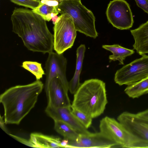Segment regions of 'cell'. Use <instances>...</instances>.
<instances>
[{"mask_svg": "<svg viewBox=\"0 0 148 148\" xmlns=\"http://www.w3.org/2000/svg\"><path fill=\"white\" fill-rule=\"evenodd\" d=\"M11 20L12 31L21 38L29 50L43 54L53 51V35L41 16L32 10L15 8Z\"/></svg>", "mask_w": 148, "mask_h": 148, "instance_id": "obj_1", "label": "cell"}, {"mask_svg": "<svg viewBox=\"0 0 148 148\" xmlns=\"http://www.w3.org/2000/svg\"><path fill=\"white\" fill-rule=\"evenodd\" d=\"M69 140L66 147L111 148L120 147L115 142L100 132L88 135L79 134L75 140Z\"/></svg>", "mask_w": 148, "mask_h": 148, "instance_id": "obj_11", "label": "cell"}, {"mask_svg": "<svg viewBox=\"0 0 148 148\" xmlns=\"http://www.w3.org/2000/svg\"><path fill=\"white\" fill-rule=\"evenodd\" d=\"M45 112L54 121L65 122L79 134L88 135L91 133L73 114L71 107L55 108L47 106Z\"/></svg>", "mask_w": 148, "mask_h": 148, "instance_id": "obj_13", "label": "cell"}, {"mask_svg": "<svg viewBox=\"0 0 148 148\" xmlns=\"http://www.w3.org/2000/svg\"><path fill=\"white\" fill-rule=\"evenodd\" d=\"M59 17L53 27V49L62 54L73 45L77 31L71 16L65 14Z\"/></svg>", "mask_w": 148, "mask_h": 148, "instance_id": "obj_6", "label": "cell"}, {"mask_svg": "<svg viewBox=\"0 0 148 148\" xmlns=\"http://www.w3.org/2000/svg\"><path fill=\"white\" fill-rule=\"evenodd\" d=\"M54 121V129L65 139L69 140H75L79 136V134L66 123L60 120Z\"/></svg>", "mask_w": 148, "mask_h": 148, "instance_id": "obj_20", "label": "cell"}, {"mask_svg": "<svg viewBox=\"0 0 148 148\" xmlns=\"http://www.w3.org/2000/svg\"><path fill=\"white\" fill-rule=\"evenodd\" d=\"M106 14L107 19L113 27L120 30L128 29L134 21L128 3L124 0H113L108 4Z\"/></svg>", "mask_w": 148, "mask_h": 148, "instance_id": "obj_8", "label": "cell"}, {"mask_svg": "<svg viewBox=\"0 0 148 148\" xmlns=\"http://www.w3.org/2000/svg\"><path fill=\"white\" fill-rule=\"evenodd\" d=\"M130 32L134 40L133 49L141 56L148 53V21Z\"/></svg>", "mask_w": 148, "mask_h": 148, "instance_id": "obj_14", "label": "cell"}, {"mask_svg": "<svg viewBox=\"0 0 148 148\" xmlns=\"http://www.w3.org/2000/svg\"><path fill=\"white\" fill-rule=\"evenodd\" d=\"M125 93L133 99L138 98L148 93V77L127 85L124 90Z\"/></svg>", "mask_w": 148, "mask_h": 148, "instance_id": "obj_19", "label": "cell"}, {"mask_svg": "<svg viewBox=\"0 0 148 148\" xmlns=\"http://www.w3.org/2000/svg\"><path fill=\"white\" fill-rule=\"evenodd\" d=\"M117 119L127 134L124 148H148V120L126 111L121 114Z\"/></svg>", "mask_w": 148, "mask_h": 148, "instance_id": "obj_5", "label": "cell"}, {"mask_svg": "<svg viewBox=\"0 0 148 148\" xmlns=\"http://www.w3.org/2000/svg\"><path fill=\"white\" fill-rule=\"evenodd\" d=\"M59 4V2L56 1L41 0L40 5L32 10L46 21H49L53 17L59 14L58 10Z\"/></svg>", "mask_w": 148, "mask_h": 148, "instance_id": "obj_17", "label": "cell"}, {"mask_svg": "<svg viewBox=\"0 0 148 148\" xmlns=\"http://www.w3.org/2000/svg\"><path fill=\"white\" fill-rule=\"evenodd\" d=\"M9 135L16 139L17 141L20 143L29 147H33V145L31 142L30 141L29 139V140L23 138L22 137L17 136L15 135L9 133Z\"/></svg>", "mask_w": 148, "mask_h": 148, "instance_id": "obj_25", "label": "cell"}, {"mask_svg": "<svg viewBox=\"0 0 148 148\" xmlns=\"http://www.w3.org/2000/svg\"><path fill=\"white\" fill-rule=\"evenodd\" d=\"M59 18V17L56 15L53 17L52 18L51 20L53 22V23L54 25L58 21Z\"/></svg>", "mask_w": 148, "mask_h": 148, "instance_id": "obj_29", "label": "cell"}, {"mask_svg": "<svg viewBox=\"0 0 148 148\" xmlns=\"http://www.w3.org/2000/svg\"><path fill=\"white\" fill-rule=\"evenodd\" d=\"M48 100L47 106L52 107H71L68 92L69 86L58 77L52 78L45 86Z\"/></svg>", "mask_w": 148, "mask_h": 148, "instance_id": "obj_9", "label": "cell"}, {"mask_svg": "<svg viewBox=\"0 0 148 148\" xmlns=\"http://www.w3.org/2000/svg\"><path fill=\"white\" fill-rule=\"evenodd\" d=\"M44 84L40 80L11 87L0 96L5 124H19L34 107Z\"/></svg>", "mask_w": 148, "mask_h": 148, "instance_id": "obj_2", "label": "cell"}, {"mask_svg": "<svg viewBox=\"0 0 148 148\" xmlns=\"http://www.w3.org/2000/svg\"><path fill=\"white\" fill-rule=\"evenodd\" d=\"M58 10L61 14H66L72 16L77 31L94 38L98 36L95 17L91 10L83 5L81 0L63 1L59 3Z\"/></svg>", "mask_w": 148, "mask_h": 148, "instance_id": "obj_4", "label": "cell"}, {"mask_svg": "<svg viewBox=\"0 0 148 148\" xmlns=\"http://www.w3.org/2000/svg\"><path fill=\"white\" fill-rule=\"evenodd\" d=\"M3 117L0 115V126L2 129L7 134H9L8 131L6 127L4 120L3 119Z\"/></svg>", "mask_w": 148, "mask_h": 148, "instance_id": "obj_26", "label": "cell"}, {"mask_svg": "<svg viewBox=\"0 0 148 148\" xmlns=\"http://www.w3.org/2000/svg\"><path fill=\"white\" fill-rule=\"evenodd\" d=\"M69 140L67 139H65L62 140L61 145L62 147H66L69 143Z\"/></svg>", "mask_w": 148, "mask_h": 148, "instance_id": "obj_28", "label": "cell"}, {"mask_svg": "<svg viewBox=\"0 0 148 148\" xmlns=\"http://www.w3.org/2000/svg\"><path fill=\"white\" fill-rule=\"evenodd\" d=\"M29 140L33 147H62L61 139L56 136L33 133L31 134Z\"/></svg>", "mask_w": 148, "mask_h": 148, "instance_id": "obj_15", "label": "cell"}, {"mask_svg": "<svg viewBox=\"0 0 148 148\" xmlns=\"http://www.w3.org/2000/svg\"><path fill=\"white\" fill-rule=\"evenodd\" d=\"M39 0V1H40L41 0ZM50 0L56 1H58V2H59H59L62 1H64V0Z\"/></svg>", "mask_w": 148, "mask_h": 148, "instance_id": "obj_30", "label": "cell"}, {"mask_svg": "<svg viewBox=\"0 0 148 148\" xmlns=\"http://www.w3.org/2000/svg\"><path fill=\"white\" fill-rule=\"evenodd\" d=\"M99 128L101 132L116 143L120 147L124 148L127 142V134L118 121L106 116L100 120Z\"/></svg>", "mask_w": 148, "mask_h": 148, "instance_id": "obj_12", "label": "cell"}, {"mask_svg": "<svg viewBox=\"0 0 148 148\" xmlns=\"http://www.w3.org/2000/svg\"><path fill=\"white\" fill-rule=\"evenodd\" d=\"M140 117L148 120V109L136 113Z\"/></svg>", "mask_w": 148, "mask_h": 148, "instance_id": "obj_27", "label": "cell"}, {"mask_svg": "<svg viewBox=\"0 0 148 148\" xmlns=\"http://www.w3.org/2000/svg\"><path fill=\"white\" fill-rule=\"evenodd\" d=\"M84 45H81L76 51V62L75 71L72 78L69 82V90L72 94H74L79 87L80 75L82 69V64L86 51Z\"/></svg>", "mask_w": 148, "mask_h": 148, "instance_id": "obj_16", "label": "cell"}, {"mask_svg": "<svg viewBox=\"0 0 148 148\" xmlns=\"http://www.w3.org/2000/svg\"><path fill=\"white\" fill-rule=\"evenodd\" d=\"M17 5L30 8L32 10L37 8L40 4L38 0H9Z\"/></svg>", "mask_w": 148, "mask_h": 148, "instance_id": "obj_23", "label": "cell"}, {"mask_svg": "<svg viewBox=\"0 0 148 148\" xmlns=\"http://www.w3.org/2000/svg\"><path fill=\"white\" fill-rule=\"evenodd\" d=\"M74 95L71 108L92 118L102 114L108 103L105 84L97 79L85 81Z\"/></svg>", "mask_w": 148, "mask_h": 148, "instance_id": "obj_3", "label": "cell"}, {"mask_svg": "<svg viewBox=\"0 0 148 148\" xmlns=\"http://www.w3.org/2000/svg\"><path fill=\"white\" fill-rule=\"evenodd\" d=\"M67 64V59L63 53L58 54L53 51L49 53L45 64V86L55 77L59 78L64 84L69 86L66 76Z\"/></svg>", "mask_w": 148, "mask_h": 148, "instance_id": "obj_10", "label": "cell"}, {"mask_svg": "<svg viewBox=\"0 0 148 148\" xmlns=\"http://www.w3.org/2000/svg\"><path fill=\"white\" fill-rule=\"evenodd\" d=\"M142 56L117 71L114 78L116 83L127 86L148 77V55Z\"/></svg>", "mask_w": 148, "mask_h": 148, "instance_id": "obj_7", "label": "cell"}, {"mask_svg": "<svg viewBox=\"0 0 148 148\" xmlns=\"http://www.w3.org/2000/svg\"><path fill=\"white\" fill-rule=\"evenodd\" d=\"M21 66L34 75L36 80H40L43 75L45 74L41 64L36 62L25 61L23 62Z\"/></svg>", "mask_w": 148, "mask_h": 148, "instance_id": "obj_21", "label": "cell"}, {"mask_svg": "<svg viewBox=\"0 0 148 148\" xmlns=\"http://www.w3.org/2000/svg\"><path fill=\"white\" fill-rule=\"evenodd\" d=\"M103 49L111 52L112 54L109 56L110 62L118 60L119 64H123V61L125 58L133 54L134 51L122 47L118 44L104 45L102 46Z\"/></svg>", "mask_w": 148, "mask_h": 148, "instance_id": "obj_18", "label": "cell"}, {"mask_svg": "<svg viewBox=\"0 0 148 148\" xmlns=\"http://www.w3.org/2000/svg\"><path fill=\"white\" fill-rule=\"evenodd\" d=\"M71 112L77 119L86 128L89 127L92 124V118L86 113L71 108Z\"/></svg>", "mask_w": 148, "mask_h": 148, "instance_id": "obj_22", "label": "cell"}, {"mask_svg": "<svg viewBox=\"0 0 148 148\" xmlns=\"http://www.w3.org/2000/svg\"><path fill=\"white\" fill-rule=\"evenodd\" d=\"M138 7L148 14V0H135Z\"/></svg>", "mask_w": 148, "mask_h": 148, "instance_id": "obj_24", "label": "cell"}]
</instances>
